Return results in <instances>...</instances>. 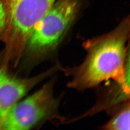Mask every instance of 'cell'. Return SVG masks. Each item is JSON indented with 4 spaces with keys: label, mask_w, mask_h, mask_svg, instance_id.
Returning <instances> with one entry per match:
<instances>
[{
    "label": "cell",
    "mask_w": 130,
    "mask_h": 130,
    "mask_svg": "<svg viewBox=\"0 0 130 130\" xmlns=\"http://www.w3.org/2000/svg\"><path fill=\"white\" fill-rule=\"evenodd\" d=\"M130 101L107 112L112 116L109 121L102 126L107 130H130Z\"/></svg>",
    "instance_id": "cell-7"
},
{
    "label": "cell",
    "mask_w": 130,
    "mask_h": 130,
    "mask_svg": "<svg viewBox=\"0 0 130 130\" xmlns=\"http://www.w3.org/2000/svg\"><path fill=\"white\" fill-rule=\"evenodd\" d=\"M81 0H56L36 25L26 48L32 58L39 61L56 55L81 6Z\"/></svg>",
    "instance_id": "cell-2"
},
{
    "label": "cell",
    "mask_w": 130,
    "mask_h": 130,
    "mask_svg": "<svg viewBox=\"0 0 130 130\" xmlns=\"http://www.w3.org/2000/svg\"><path fill=\"white\" fill-rule=\"evenodd\" d=\"M99 89L97 99L94 105L84 114L68 120L72 123L79 119L93 116L100 112H108L116 107L130 101V80L122 77L112 80Z\"/></svg>",
    "instance_id": "cell-6"
},
{
    "label": "cell",
    "mask_w": 130,
    "mask_h": 130,
    "mask_svg": "<svg viewBox=\"0 0 130 130\" xmlns=\"http://www.w3.org/2000/svg\"><path fill=\"white\" fill-rule=\"evenodd\" d=\"M129 17L109 33L88 40L83 43L86 52L80 65L62 68L70 80L67 86L83 91L96 87L109 80L123 76L127 58L130 54Z\"/></svg>",
    "instance_id": "cell-1"
},
{
    "label": "cell",
    "mask_w": 130,
    "mask_h": 130,
    "mask_svg": "<svg viewBox=\"0 0 130 130\" xmlns=\"http://www.w3.org/2000/svg\"><path fill=\"white\" fill-rule=\"evenodd\" d=\"M59 70V67L55 64L38 76L22 80L13 77L0 69V124L29 90L45 79L53 76Z\"/></svg>",
    "instance_id": "cell-5"
},
{
    "label": "cell",
    "mask_w": 130,
    "mask_h": 130,
    "mask_svg": "<svg viewBox=\"0 0 130 130\" xmlns=\"http://www.w3.org/2000/svg\"><path fill=\"white\" fill-rule=\"evenodd\" d=\"M55 77L43 87L16 104L0 124V129H31L44 122L58 120L64 123L66 118L59 112L61 97L54 96Z\"/></svg>",
    "instance_id": "cell-3"
},
{
    "label": "cell",
    "mask_w": 130,
    "mask_h": 130,
    "mask_svg": "<svg viewBox=\"0 0 130 130\" xmlns=\"http://www.w3.org/2000/svg\"><path fill=\"white\" fill-rule=\"evenodd\" d=\"M8 11V23L3 37L11 50L26 46L38 22L56 0H4Z\"/></svg>",
    "instance_id": "cell-4"
},
{
    "label": "cell",
    "mask_w": 130,
    "mask_h": 130,
    "mask_svg": "<svg viewBox=\"0 0 130 130\" xmlns=\"http://www.w3.org/2000/svg\"><path fill=\"white\" fill-rule=\"evenodd\" d=\"M8 23V11L4 0H0V35L4 36Z\"/></svg>",
    "instance_id": "cell-8"
}]
</instances>
